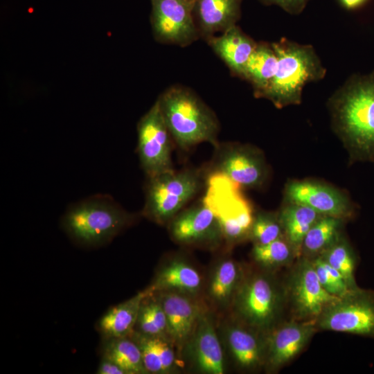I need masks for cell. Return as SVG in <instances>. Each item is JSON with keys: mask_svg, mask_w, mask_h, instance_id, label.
I'll return each mask as SVG.
<instances>
[{"mask_svg": "<svg viewBox=\"0 0 374 374\" xmlns=\"http://www.w3.org/2000/svg\"><path fill=\"white\" fill-rule=\"evenodd\" d=\"M328 105L334 128L352 160L374 163V71L350 76Z\"/></svg>", "mask_w": 374, "mask_h": 374, "instance_id": "cell-1", "label": "cell"}, {"mask_svg": "<svg viewBox=\"0 0 374 374\" xmlns=\"http://www.w3.org/2000/svg\"><path fill=\"white\" fill-rule=\"evenodd\" d=\"M174 143L188 150L202 143L215 146L220 123L213 111L189 88L171 86L157 98Z\"/></svg>", "mask_w": 374, "mask_h": 374, "instance_id": "cell-2", "label": "cell"}, {"mask_svg": "<svg viewBox=\"0 0 374 374\" xmlns=\"http://www.w3.org/2000/svg\"><path fill=\"white\" fill-rule=\"evenodd\" d=\"M137 216L108 195L98 194L71 204L61 224L69 238L84 247H98L131 226Z\"/></svg>", "mask_w": 374, "mask_h": 374, "instance_id": "cell-3", "label": "cell"}, {"mask_svg": "<svg viewBox=\"0 0 374 374\" xmlns=\"http://www.w3.org/2000/svg\"><path fill=\"white\" fill-rule=\"evenodd\" d=\"M278 62L275 74L261 98L269 100L277 108L298 105L303 87L322 80L326 68L314 48L286 38L271 43Z\"/></svg>", "mask_w": 374, "mask_h": 374, "instance_id": "cell-4", "label": "cell"}, {"mask_svg": "<svg viewBox=\"0 0 374 374\" xmlns=\"http://www.w3.org/2000/svg\"><path fill=\"white\" fill-rule=\"evenodd\" d=\"M202 184L200 170L192 168L147 178L141 215L157 224H168L198 194Z\"/></svg>", "mask_w": 374, "mask_h": 374, "instance_id": "cell-5", "label": "cell"}, {"mask_svg": "<svg viewBox=\"0 0 374 374\" xmlns=\"http://www.w3.org/2000/svg\"><path fill=\"white\" fill-rule=\"evenodd\" d=\"M240 188L224 175L211 172L203 197L220 223L223 238L229 243L249 236L254 219L251 205Z\"/></svg>", "mask_w": 374, "mask_h": 374, "instance_id": "cell-6", "label": "cell"}, {"mask_svg": "<svg viewBox=\"0 0 374 374\" xmlns=\"http://www.w3.org/2000/svg\"><path fill=\"white\" fill-rule=\"evenodd\" d=\"M137 154L146 178L174 169V143L157 100L137 124Z\"/></svg>", "mask_w": 374, "mask_h": 374, "instance_id": "cell-7", "label": "cell"}, {"mask_svg": "<svg viewBox=\"0 0 374 374\" xmlns=\"http://www.w3.org/2000/svg\"><path fill=\"white\" fill-rule=\"evenodd\" d=\"M325 330L374 337V292L358 287L329 304L316 319Z\"/></svg>", "mask_w": 374, "mask_h": 374, "instance_id": "cell-8", "label": "cell"}, {"mask_svg": "<svg viewBox=\"0 0 374 374\" xmlns=\"http://www.w3.org/2000/svg\"><path fill=\"white\" fill-rule=\"evenodd\" d=\"M150 2L152 33L159 42L185 47L200 37L194 17V0Z\"/></svg>", "mask_w": 374, "mask_h": 374, "instance_id": "cell-9", "label": "cell"}, {"mask_svg": "<svg viewBox=\"0 0 374 374\" xmlns=\"http://www.w3.org/2000/svg\"><path fill=\"white\" fill-rule=\"evenodd\" d=\"M211 172L222 174L240 187L256 188L265 181L267 169L262 153L249 145L218 143Z\"/></svg>", "mask_w": 374, "mask_h": 374, "instance_id": "cell-10", "label": "cell"}, {"mask_svg": "<svg viewBox=\"0 0 374 374\" xmlns=\"http://www.w3.org/2000/svg\"><path fill=\"white\" fill-rule=\"evenodd\" d=\"M238 314L250 326L269 328L280 309V298L276 287L267 277L253 276L240 284L235 294Z\"/></svg>", "mask_w": 374, "mask_h": 374, "instance_id": "cell-11", "label": "cell"}, {"mask_svg": "<svg viewBox=\"0 0 374 374\" xmlns=\"http://www.w3.org/2000/svg\"><path fill=\"white\" fill-rule=\"evenodd\" d=\"M171 238L181 244H216L222 238L220 223L202 199L184 208L168 224Z\"/></svg>", "mask_w": 374, "mask_h": 374, "instance_id": "cell-12", "label": "cell"}, {"mask_svg": "<svg viewBox=\"0 0 374 374\" xmlns=\"http://www.w3.org/2000/svg\"><path fill=\"white\" fill-rule=\"evenodd\" d=\"M290 296L293 310L300 319H317L323 310L339 297L321 285L312 262L303 260L291 279Z\"/></svg>", "mask_w": 374, "mask_h": 374, "instance_id": "cell-13", "label": "cell"}, {"mask_svg": "<svg viewBox=\"0 0 374 374\" xmlns=\"http://www.w3.org/2000/svg\"><path fill=\"white\" fill-rule=\"evenodd\" d=\"M285 194L291 203L307 206L322 215L346 219L354 215V206L345 195L319 183L294 181L288 184Z\"/></svg>", "mask_w": 374, "mask_h": 374, "instance_id": "cell-14", "label": "cell"}, {"mask_svg": "<svg viewBox=\"0 0 374 374\" xmlns=\"http://www.w3.org/2000/svg\"><path fill=\"white\" fill-rule=\"evenodd\" d=\"M316 328V319H312L288 323L274 330L265 344L268 366L276 370L292 361L308 344Z\"/></svg>", "mask_w": 374, "mask_h": 374, "instance_id": "cell-15", "label": "cell"}, {"mask_svg": "<svg viewBox=\"0 0 374 374\" xmlns=\"http://www.w3.org/2000/svg\"><path fill=\"white\" fill-rule=\"evenodd\" d=\"M242 0H194L193 13L199 36L207 41L236 25Z\"/></svg>", "mask_w": 374, "mask_h": 374, "instance_id": "cell-16", "label": "cell"}, {"mask_svg": "<svg viewBox=\"0 0 374 374\" xmlns=\"http://www.w3.org/2000/svg\"><path fill=\"white\" fill-rule=\"evenodd\" d=\"M190 338L191 355L197 368L208 374L224 373L222 349L213 323L208 317L200 315Z\"/></svg>", "mask_w": 374, "mask_h": 374, "instance_id": "cell-17", "label": "cell"}, {"mask_svg": "<svg viewBox=\"0 0 374 374\" xmlns=\"http://www.w3.org/2000/svg\"><path fill=\"white\" fill-rule=\"evenodd\" d=\"M167 320V332L179 347L190 340L201 314L187 296L172 292L160 299Z\"/></svg>", "mask_w": 374, "mask_h": 374, "instance_id": "cell-18", "label": "cell"}, {"mask_svg": "<svg viewBox=\"0 0 374 374\" xmlns=\"http://www.w3.org/2000/svg\"><path fill=\"white\" fill-rule=\"evenodd\" d=\"M206 42L231 72L242 78L246 64L257 42L237 25L228 28L220 36L211 37Z\"/></svg>", "mask_w": 374, "mask_h": 374, "instance_id": "cell-19", "label": "cell"}, {"mask_svg": "<svg viewBox=\"0 0 374 374\" xmlns=\"http://www.w3.org/2000/svg\"><path fill=\"white\" fill-rule=\"evenodd\" d=\"M154 292L148 287L110 308L98 321V330L105 339L130 337L136 324L143 300Z\"/></svg>", "mask_w": 374, "mask_h": 374, "instance_id": "cell-20", "label": "cell"}, {"mask_svg": "<svg viewBox=\"0 0 374 374\" xmlns=\"http://www.w3.org/2000/svg\"><path fill=\"white\" fill-rule=\"evenodd\" d=\"M278 58L271 45L257 42L246 64L242 79L253 87L254 96L261 98L269 85L276 70Z\"/></svg>", "mask_w": 374, "mask_h": 374, "instance_id": "cell-21", "label": "cell"}, {"mask_svg": "<svg viewBox=\"0 0 374 374\" xmlns=\"http://www.w3.org/2000/svg\"><path fill=\"white\" fill-rule=\"evenodd\" d=\"M201 282V276L194 267L182 260L175 259L158 272L149 287L153 292L177 290L194 293L199 290Z\"/></svg>", "mask_w": 374, "mask_h": 374, "instance_id": "cell-22", "label": "cell"}, {"mask_svg": "<svg viewBox=\"0 0 374 374\" xmlns=\"http://www.w3.org/2000/svg\"><path fill=\"white\" fill-rule=\"evenodd\" d=\"M320 215L307 206L295 203H290L282 210L278 218L296 254L301 252L303 239L311 226L322 216Z\"/></svg>", "mask_w": 374, "mask_h": 374, "instance_id": "cell-23", "label": "cell"}, {"mask_svg": "<svg viewBox=\"0 0 374 374\" xmlns=\"http://www.w3.org/2000/svg\"><path fill=\"white\" fill-rule=\"evenodd\" d=\"M226 339L234 359L243 368H254L265 357V346L253 333L244 328H230L226 333Z\"/></svg>", "mask_w": 374, "mask_h": 374, "instance_id": "cell-24", "label": "cell"}, {"mask_svg": "<svg viewBox=\"0 0 374 374\" xmlns=\"http://www.w3.org/2000/svg\"><path fill=\"white\" fill-rule=\"evenodd\" d=\"M128 337L105 339L102 348L103 358L116 363L127 374L148 373L139 346Z\"/></svg>", "mask_w": 374, "mask_h": 374, "instance_id": "cell-25", "label": "cell"}, {"mask_svg": "<svg viewBox=\"0 0 374 374\" xmlns=\"http://www.w3.org/2000/svg\"><path fill=\"white\" fill-rule=\"evenodd\" d=\"M343 219L322 215L306 233L301 251L308 255L322 253L337 239Z\"/></svg>", "mask_w": 374, "mask_h": 374, "instance_id": "cell-26", "label": "cell"}, {"mask_svg": "<svg viewBox=\"0 0 374 374\" xmlns=\"http://www.w3.org/2000/svg\"><path fill=\"white\" fill-rule=\"evenodd\" d=\"M240 280V271L237 264L225 260L218 264L210 281L208 292L212 299L219 304H226L236 292Z\"/></svg>", "mask_w": 374, "mask_h": 374, "instance_id": "cell-27", "label": "cell"}, {"mask_svg": "<svg viewBox=\"0 0 374 374\" xmlns=\"http://www.w3.org/2000/svg\"><path fill=\"white\" fill-rule=\"evenodd\" d=\"M319 256L342 275L351 290L358 288L355 278V256L347 242L337 239Z\"/></svg>", "mask_w": 374, "mask_h": 374, "instance_id": "cell-28", "label": "cell"}, {"mask_svg": "<svg viewBox=\"0 0 374 374\" xmlns=\"http://www.w3.org/2000/svg\"><path fill=\"white\" fill-rule=\"evenodd\" d=\"M148 296L141 304L136 323L141 333L150 336H161L167 331L166 314L160 300L147 301Z\"/></svg>", "mask_w": 374, "mask_h": 374, "instance_id": "cell-29", "label": "cell"}, {"mask_svg": "<svg viewBox=\"0 0 374 374\" xmlns=\"http://www.w3.org/2000/svg\"><path fill=\"white\" fill-rule=\"evenodd\" d=\"M294 252L289 242L282 238L265 244H255L252 255L255 260L266 267H276L287 263ZM295 253V252H294Z\"/></svg>", "mask_w": 374, "mask_h": 374, "instance_id": "cell-30", "label": "cell"}, {"mask_svg": "<svg viewBox=\"0 0 374 374\" xmlns=\"http://www.w3.org/2000/svg\"><path fill=\"white\" fill-rule=\"evenodd\" d=\"M312 262L321 285L328 292L341 298L354 290L348 286L342 275L320 256Z\"/></svg>", "mask_w": 374, "mask_h": 374, "instance_id": "cell-31", "label": "cell"}, {"mask_svg": "<svg viewBox=\"0 0 374 374\" xmlns=\"http://www.w3.org/2000/svg\"><path fill=\"white\" fill-rule=\"evenodd\" d=\"M283 231L279 218L271 213H260L254 216L249 236L255 244H265L280 238Z\"/></svg>", "mask_w": 374, "mask_h": 374, "instance_id": "cell-32", "label": "cell"}, {"mask_svg": "<svg viewBox=\"0 0 374 374\" xmlns=\"http://www.w3.org/2000/svg\"><path fill=\"white\" fill-rule=\"evenodd\" d=\"M134 341L141 351L144 366L148 373H163V366L158 344V336H150L143 333L135 334Z\"/></svg>", "mask_w": 374, "mask_h": 374, "instance_id": "cell-33", "label": "cell"}, {"mask_svg": "<svg viewBox=\"0 0 374 374\" xmlns=\"http://www.w3.org/2000/svg\"><path fill=\"white\" fill-rule=\"evenodd\" d=\"M265 6H278L290 15H299L311 0H258Z\"/></svg>", "mask_w": 374, "mask_h": 374, "instance_id": "cell-34", "label": "cell"}, {"mask_svg": "<svg viewBox=\"0 0 374 374\" xmlns=\"http://www.w3.org/2000/svg\"><path fill=\"white\" fill-rule=\"evenodd\" d=\"M98 374H127V373L116 363L102 359L97 369Z\"/></svg>", "mask_w": 374, "mask_h": 374, "instance_id": "cell-35", "label": "cell"}, {"mask_svg": "<svg viewBox=\"0 0 374 374\" xmlns=\"http://www.w3.org/2000/svg\"><path fill=\"white\" fill-rule=\"evenodd\" d=\"M342 6L348 10H355L365 4L368 0H339Z\"/></svg>", "mask_w": 374, "mask_h": 374, "instance_id": "cell-36", "label": "cell"}]
</instances>
